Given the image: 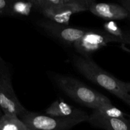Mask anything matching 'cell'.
Segmentation results:
<instances>
[{
  "label": "cell",
  "instance_id": "6da1fadb",
  "mask_svg": "<svg viewBox=\"0 0 130 130\" xmlns=\"http://www.w3.org/2000/svg\"><path fill=\"white\" fill-rule=\"evenodd\" d=\"M72 63L79 73L87 79L103 88L123 102L126 100L129 93L125 88L124 82L103 69L90 58L75 55L72 57Z\"/></svg>",
  "mask_w": 130,
  "mask_h": 130
},
{
  "label": "cell",
  "instance_id": "7a4b0ae2",
  "mask_svg": "<svg viewBox=\"0 0 130 130\" xmlns=\"http://www.w3.org/2000/svg\"><path fill=\"white\" fill-rule=\"evenodd\" d=\"M54 81L57 87L67 96L93 110L104 104L111 103L110 100L104 95L71 76L56 74L54 76Z\"/></svg>",
  "mask_w": 130,
  "mask_h": 130
},
{
  "label": "cell",
  "instance_id": "3957f363",
  "mask_svg": "<svg viewBox=\"0 0 130 130\" xmlns=\"http://www.w3.org/2000/svg\"><path fill=\"white\" fill-rule=\"evenodd\" d=\"M37 25L42 31L54 40L67 46H71L88 30L82 27L61 24L46 19L37 22Z\"/></svg>",
  "mask_w": 130,
  "mask_h": 130
},
{
  "label": "cell",
  "instance_id": "277c9868",
  "mask_svg": "<svg viewBox=\"0 0 130 130\" xmlns=\"http://www.w3.org/2000/svg\"><path fill=\"white\" fill-rule=\"evenodd\" d=\"M94 2L96 1L93 0H68L64 5L41 8L37 11L47 20L58 24L68 25L72 15L89 11L90 6Z\"/></svg>",
  "mask_w": 130,
  "mask_h": 130
},
{
  "label": "cell",
  "instance_id": "5b68a950",
  "mask_svg": "<svg viewBox=\"0 0 130 130\" xmlns=\"http://www.w3.org/2000/svg\"><path fill=\"white\" fill-rule=\"evenodd\" d=\"M0 107L4 115L14 116L20 119L29 112L22 105L14 91L10 72L0 74Z\"/></svg>",
  "mask_w": 130,
  "mask_h": 130
},
{
  "label": "cell",
  "instance_id": "8992f818",
  "mask_svg": "<svg viewBox=\"0 0 130 130\" xmlns=\"http://www.w3.org/2000/svg\"><path fill=\"white\" fill-rule=\"evenodd\" d=\"M21 120L31 130H70L82 123L76 119H63L31 111Z\"/></svg>",
  "mask_w": 130,
  "mask_h": 130
},
{
  "label": "cell",
  "instance_id": "52a82bcc",
  "mask_svg": "<svg viewBox=\"0 0 130 130\" xmlns=\"http://www.w3.org/2000/svg\"><path fill=\"white\" fill-rule=\"evenodd\" d=\"M112 42L119 41L103 29H88L73 47L79 55L89 58L92 54Z\"/></svg>",
  "mask_w": 130,
  "mask_h": 130
},
{
  "label": "cell",
  "instance_id": "ba28073f",
  "mask_svg": "<svg viewBox=\"0 0 130 130\" xmlns=\"http://www.w3.org/2000/svg\"><path fill=\"white\" fill-rule=\"evenodd\" d=\"M45 114L63 119H76L82 123L87 122L89 116L84 110L67 104L61 99L55 100L46 109Z\"/></svg>",
  "mask_w": 130,
  "mask_h": 130
},
{
  "label": "cell",
  "instance_id": "9c48e42d",
  "mask_svg": "<svg viewBox=\"0 0 130 130\" xmlns=\"http://www.w3.org/2000/svg\"><path fill=\"white\" fill-rule=\"evenodd\" d=\"M89 11L93 15L108 21L124 20L127 17L126 9L118 3L94 2L90 6Z\"/></svg>",
  "mask_w": 130,
  "mask_h": 130
},
{
  "label": "cell",
  "instance_id": "30bf717a",
  "mask_svg": "<svg viewBox=\"0 0 130 130\" xmlns=\"http://www.w3.org/2000/svg\"><path fill=\"white\" fill-rule=\"evenodd\" d=\"M87 122L93 126L105 130H130V122L127 119L106 118L91 113Z\"/></svg>",
  "mask_w": 130,
  "mask_h": 130
},
{
  "label": "cell",
  "instance_id": "8fae6325",
  "mask_svg": "<svg viewBox=\"0 0 130 130\" xmlns=\"http://www.w3.org/2000/svg\"><path fill=\"white\" fill-rule=\"evenodd\" d=\"M92 114L106 118H118L126 119L127 114L124 113L122 110L119 109L111 103H107L100 105L96 109L93 110Z\"/></svg>",
  "mask_w": 130,
  "mask_h": 130
},
{
  "label": "cell",
  "instance_id": "7c38bea8",
  "mask_svg": "<svg viewBox=\"0 0 130 130\" xmlns=\"http://www.w3.org/2000/svg\"><path fill=\"white\" fill-rule=\"evenodd\" d=\"M34 10L32 0L29 1H12L10 9V16L26 17Z\"/></svg>",
  "mask_w": 130,
  "mask_h": 130
},
{
  "label": "cell",
  "instance_id": "4fadbf2b",
  "mask_svg": "<svg viewBox=\"0 0 130 130\" xmlns=\"http://www.w3.org/2000/svg\"><path fill=\"white\" fill-rule=\"evenodd\" d=\"M0 130H31L19 118L3 115L0 119Z\"/></svg>",
  "mask_w": 130,
  "mask_h": 130
},
{
  "label": "cell",
  "instance_id": "5bb4252c",
  "mask_svg": "<svg viewBox=\"0 0 130 130\" xmlns=\"http://www.w3.org/2000/svg\"><path fill=\"white\" fill-rule=\"evenodd\" d=\"M103 30L122 43L124 30H122L115 21H108L103 24Z\"/></svg>",
  "mask_w": 130,
  "mask_h": 130
},
{
  "label": "cell",
  "instance_id": "9a60e30c",
  "mask_svg": "<svg viewBox=\"0 0 130 130\" xmlns=\"http://www.w3.org/2000/svg\"><path fill=\"white\" fill-rule=\"evenodd\" d=\"M11 0H0V15L10 16Z\"/></svg>",
  "mask_w": 130,
  "mask_h": 130
},
{
  "label": "cell",
  "instance_id": "2e32d148",
  "mask_svg": "<svg viewBox=\"0 0 130 130\" xmlns=\"http://www.w3.org/2000/svg\"><path fill=\"white\" fill-rule=\"evenodd\" d=\"M9 72H10V71L9 69L7 63L3 59V58L0 55V74Z\"/></svg>",
  "mask_w": 130,
  "mask_h": 130
},
{
  "label": "cell",
  "instance_id": "e0dca14e",
  "mask_svg": "<svg viewBox=\"0 0 130 130\" xmlns=\"http://www.w3.org/2000/svg\"><path fill=\"white\" fill-rule=\"evenodd\" d=\"M119 4L122 5L126 9V11H127V19L130 22V0H122V1H119Z\"/></svg>",
  "mask_w": 130,
  "mask_h": 130
},
{
  "label": "cell",
  "instance_id": "ac0fdd59",
  "mask_svg": "<svg viewBox=\"0 0 130 130\" xmlns=\"http://www.w3.org/2000/svg\"><path fill=\"white\" fill-rule=\"evenodd\" d=\"M121 43L123 44H130V29L124 30V36Z\"/></svg>",
  "mask_w": 130,
  "mask_h": 130
},
{
  "label": "cell",
  "instance_id": "d6986e66",
  "mask_svg": "<svg viewBox=\"0 0 130 130\" xmlns=\"http://www.w3.org/2000/svg\"><path fill=\"white\" fill-rule=\"evenodd\" d=\"M124 86L127 93H130V82H124Z\"/></svg>",
  "mask_w": 130,
  "mask_h": 130
},
{
  "label": "cell",
  "instance_id": "ffe728a7",
  "mask_svg": "<svg viewBox=\"0 0 130 130\" xmlns=\"http://www.w3.org/2000/svg\"><path fill=\"white\" fill-rule=\"evenodd\" d=\"M124 102L126 103V104H127V105H129V107H130V94L129 93V95H127V96L126 97V100L124 101Z\"/></svg>",
  "mask_w": 130,
  "mask_h": 130
},
{
  "label": "cell",
  "instance_id": "44dd1931",
  "mask_svg": "<svg viewBox=\"0 0 130 130\" xmlns=\"http://www.w3.org/2000/svg\"><path fill=\"white\" fill-rule=\"evenodd\" d=\"M121 48H122V49L123 50H124V51H126V52H129V53H130V49H129L128 48H127V47H126V46L124 45V44H121Z\"/></svg>",
  "mask_w": 130,
  "mask_h": 130
},
{
  "label": "cell",
  "instance_id": "7402d4cb",
  "mask_svg": "<svg viewBox=\"0 0 130 130\" xmlns=\"http://www.w3.org/2000/svg\"><path fill=\"white\" fill-rule=\"evenodd\" d=\"M3 115H4L3 112L2 110H1V107H0V119H1V118H2V117H3Z\"/></svg>",
  "mask_w": 130,
  "mask_h": 130
}]
</instances>
